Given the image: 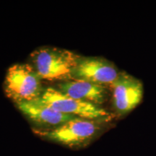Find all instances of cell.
<instances>
[{
	"mask_svg": "<svg viewBox=\"0 0 156 156\" xmlns=\"http://www.w3.org/2000/svg\"><path fill=\"white\" fill-rule=\"evenodd\" d=\"M41 99L57 112L78 118L109 122L114 117L101 106L73 98L54 87L44 90Z\"/></svg>",
	"mask_w": 156,
	"mask_h": 156,
	"instance_id": "277c9868",
	"label": "cell"
},
{
	"mask_svg": "<svg viewBox=\"0 0 156 156\" xmlns=\"http://www.w3.org/2000/svg\"><path fill=\"white\" fill-rule=\"evenodd\" d=\"M108 122L75 118L48 131H34L44 140L72 149L87 147L106 130Z\"/></svg>",
	"mask_w": 156,
	"mask_h": 156,
	"instance_id": "6da1fadb",
	"label": "cell"
},
{
	"mask_svg": "<svg viewBox=\"0 0 156 156\" xmlns=\"http://www.w3.org/2000/svg\"><path fill=\"white\" fill-rule=\"evenodd\" d=\"M119 73L114 64L102 58L80 57L73 71V79L103 85H112Z\"/></svg>",
	"mask_w": 156,
	"mask_h": 156,
	"instance_id": "52a82bcc",
	"label": "cell"
},
{
	"mask_svg": "<svg viewBox=\"0 0 156 156\" xmlns=\"http://www.w3.org/2000/svg\"><path fill=\"white\" fill-rule=\"evenodd\" d=\"M17 106L36 126L34 131H48L62 125L68 121L78 118L57 112L49 105L38 98L17 103Z\"/></svg>",
	"mask_w": 156,
	"mask_h": 156,
	"instance_id": "8992f818",
	"label": "cell"
},
{
	"mask_svg": "<svg viewBox=\"0 0 156 156\" xmlns=\"http://www.w3.org/2000/svg\"><path fill=\"white\" fill-rule=\"evenodd\" d=\"M59 92L67 96L101 106L106 99V87L103 85L82 80L72 79L58 84Z\"/></svg>",
	"mask_w": 156,
	"mask_h": 156,
	"instance_id": "ba28073f",
	"label": "cell"
},
{
	"mask_svg": "<svg viewBox=\"0 0 156 156\" xmlns=\"http://www.w3.org/2000/svg\"><path fill=\"white\" fill-rule=\"evenodd\" d=\"M113 106L117 114L125 115L141 102L143 85L140 80L126 73H119L117 79L111 85Z\"/></svg>",
	"mask_w": 156,
	"mask_h": 156,
	"instance_id": "5b68a950",
	"label": "cell"
},
{
	"mask_svg": "<svg viewBox=\"0 0 156 156\" xmlns=\"http://www.w3.org/2000/svg\"><path fill=\"white\" fill-rule=\"evenodd\" d=\"M41 80L34 67L26 64H14L7 72L4 90L16 104L36 100L44 91Z\"/></svg>",
	"mask_w": 156,
	"mask_h": 156,
	"instance_id": "3957f363",
	"label": "cell"
},
{
	"mask_svg": "<svg viewBox=\"0 0 156 156\" xmlns=\"http://www.w3.org/2000/svg\"><path fill=\"white\" fill-rule=\"evenodd\" d=\"M30 57L41 79L64 82L73 79V71L80 56L66 49L46 47L36 50Z\"/></svg>",
	"mask_w": 156,
	"mask_h": 156,
	"instance_id": "7a4b0ae2",
	"label": "cell"
}]
</instances>
